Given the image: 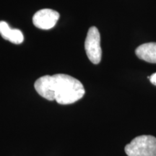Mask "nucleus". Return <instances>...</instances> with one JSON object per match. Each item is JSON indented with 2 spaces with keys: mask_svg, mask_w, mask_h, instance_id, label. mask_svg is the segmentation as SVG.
I'll list each match as a JSON object with an SVG mask.
<instances>
[{
  "mask_svg": "<svg viewBox=\"0 0 156 156\" xmlns=\"http://www.w3.org/2000/svg\"><path fill=\"white\" fill-rule=\"evenodd\" d=\"M53 77L54 97L56 102L67 105L80 100L85 93L80 81L65 74H56Z\"/></svg>",
  "mask_w": 156,
  "mask_h": 156,
  "instance_id": "obj_1",
  "label": "nucleus"
},
{
  "mask_svg": "<svg viewBox=\"0 0 156 156\" xmlns=\"http://www.w3.org/2000/svg\"><path fill=\"white\" fill-rule=\"evenodd\" d=\"M124 150L128 156H156V138L151 135L138 136Z\"/></svg>",
  "mask_w": 156,
  "mask_h": 156,
  "instance_id": "obj_2",
  "label": "nucleus"
},
{
  "mask_svg": "<svg viewBox=\"0 0 156 156\" xmlns=\"http://www.w3.org/2000/svg\"><path fill=\"white\" fill-rule=\"evenodd\" d=\"M85 49L89 60L94 64L100 63L102 57L100 33L96 27H91L87 32Z\"/></svg>",
  "mask_w": 156,
  "mask_h": 156,
  "instance_id": "obj_3",
  "label": "nucleus"
},
{
  "mask_svg": "<svg viewBox=\"0 0 156 156\" xmlns=\"http://www.w3.org/2000/svg\"><path fill=\"white\" fill-rule=\"evenodd\" d=\"M59 18L58 12L51 9H43L35 13L33 23L36 28L49 30L55 26Z\"/></svg>",
  "mask_w": 156,
  "mask_h": 156,
  "instance_id": "obj_4",
  "label": "nucleus"
},
{
  "mask_svg": "<svg viewBox=\"0 0 156 156\" xmlns=\"http://www.w3.org/2000/svg\"><path fill=\"white\" fill-rule=\"evenodd\" d=\"M34 87L41 96L48 101L55 100L52 76L45 75L38 78L34 84Z\"/></svg>",
  "mask_w": 156,
  "mask_h": 156,
  "instance_id": "obj_5",
  "label": "nucleus"
},
{
  "mask_svg": "<svg viewBox=\"0 0 156 156\" xmlns=\"http://www.w3.org/2000/svg\"><path fill=\"white\" fill-rule=\"evenodd\" d=\"M0 35L4 39L15 44H21L24 41L22 31L12 29L5 21H0Z\"/></svg>",
  "mask_w": 156,
  "mask_h": 156,
  "instance_id": "obj_6",
  "label": "nucleus"
},
{
  "mask_svg": "<svg viewBox=\"0 0 156 156\" xmlns=\"http://www.w3.org/2000/svg\"><path fill=\"white\" fill-rule=\"evenodd\" d=\"M135 53L140 59L150 63H156V43H147L140 45L136 48Z\"/></svg>",
  "mask_w": 156,
  "mask_h": 156,
  "instance_id": "obj_7",
  "label": "nucleus"
},
{
  "mask_svg": "<svg viewBox=\"0 0 156 156\" xmlns=\"http://www.w3.org/2000/svg\"><path fill=\"white\" fill-rule=\"evenodd\" d=\"M150 81L152 84H153L154 85H156V73L152 75L150 77Z\"/></svg>",
  "mask_w": 156,
  "mask_h": 156,
  "instance_id": "obj_8",
  "label": "nucleus"
}]
</instances>
